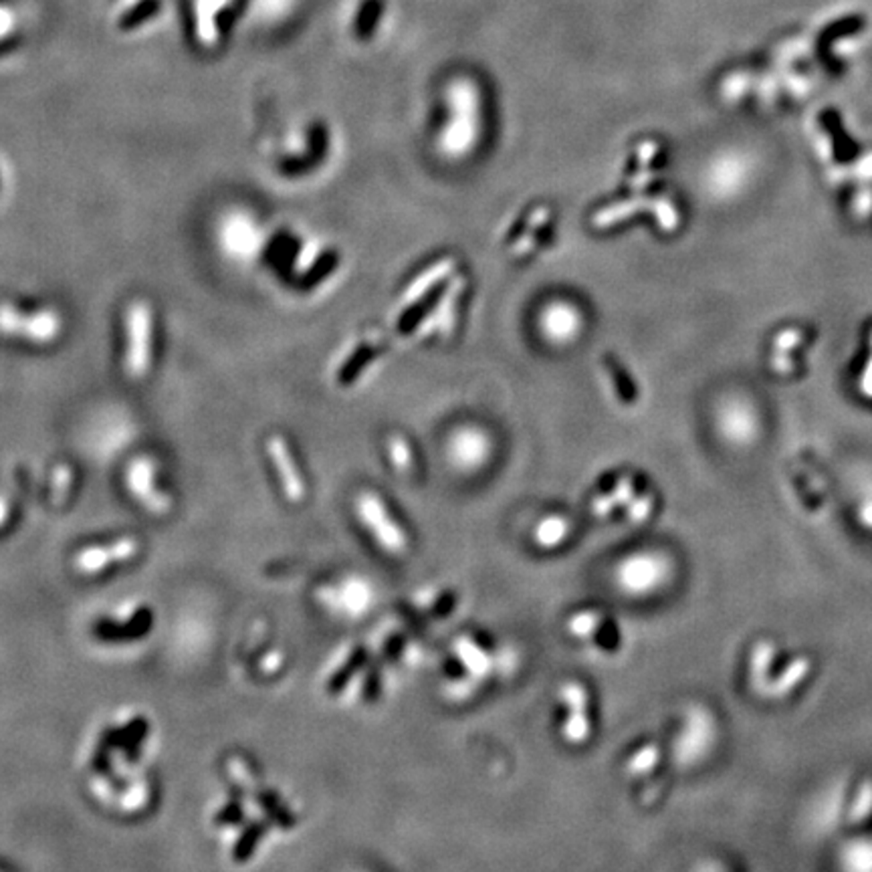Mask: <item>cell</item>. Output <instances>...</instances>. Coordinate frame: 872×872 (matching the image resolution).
<instances>
[{
	"instance_id": "1",
	"label": "cell",
	"mask_w": 872,
	"mask_h": 872,
	"mask_svg": "<svg viewBox=\"0 0 872 872\" xmlns=\"http://www.w3.org/2000/svg\"><path fill=\"white\" fill-rule=\"evenodd\" d=\"M152 354V312L144 301H136L128 309V355L125 368L132 378H141L150 368Z\"/></svg>"
},
{
	"instance_id": "2",
	"label": "cell",
	"mask_w": 872,
	"mask_h": 872,
	"mask_svg": "<svg viewBox=\"0 0 872 872\" xmlns=\"http://www.w3.org/2000/svg\"><path fill=\"white\" fill-rule=\"evenodd\" d=\"M358 511L362 521L366 523V527L372 531V535L378 539V543L382 545L386 551L398 556V553H404L408 550L406 534L396 526L392 515L386 511L382 499H380L376 493L363 491V493L358 497Z\"/></svg>"
},
{
	"instance_id": "3",
	"label": "cell",
	"mask_w": 872,
	"mask_h": 872,
	"mask_svg": "<svg viewBox=\"0 0 872 872\" xmlns=\"http://www.w3.org/2000/svg\"><path fill=\"white\" fill-rule=\"evenodd\" d=\"M140 550L138 539L122 537L107 545H91L81 550L73 560V566L81 574H98L112 564H122L136 556Z\"/></svg>"
},
{
	"instance_id": "4",
	"label": "cell",
	"mask_w": 872,
	"mask_h": 872,
	"mask_svg": "<svg viewBox=\"0 0 872 872\" xmlns=\"http://www.w3.org/2000/svg\"><path fill=\"white\" fill-rule=\"evenodd\" d=\"M154 473H156L154 463L150 461V458L141 457L136 458V461L128 466L125 481H128V489L140 499V503L144 505L148 511L162 515L166 511H170L172 501L164 491H158L154 487Z\"/></svg>"
},
{
	"instance_id": "5",
	"label": "cell",
	"mask_w": 872,
	"mask_h": 872,
	"mask_svg": "<svg viewBox=\"0 0 872 872\" xmlns=\"http://www.w3.org/2000/svg\"><path fill=\"white\" fill-rule=\"evenodd\" d=\"M561 701L566 703L568 719L564 723V737L569 743H584L590 737V717H588V691L584 685L568 683L561 687Z\"/></svg>"
},
{
	"instance_id": "6",
	"label": "cell",
	"mask_w": 872,
	"mask_h": 872,
	"mask_svg": "<svg viewBox=\"0 0 872 872\" xmlns=\"http://www.w3.org/2000/svg\"><path fill=\"white\" fill-rule=\"evenodd\" d=\"M267 450L275 465L277 474H279L285 495H287L291 503H299L301 499L305 497V485H303V479H301L295 458H293L287 442H285L279 434H273L267 442Z\"/></svg>"
},
{
	"instance_id": "7",
	"label": "cell",
	"mask_w": 872,
	"mask_h": 872,
	"mask_svg": "<svg viewBox=\"0 0 872 872\" xmlns=\"http://www.w3.org/2000/svg\"><path fill=\"white\" fill-rule=\"evenodd\" d=\"M150 624H152V612H150L148 608H141L132 616L130 622H125V624H99L95 634H98V637H101V638H107V640L140 638L148 632Z\"/></svg>"
},
{
	"instance_id": "8",
	"label": "cell",
	"mask_w": 872,
	"mask_h": 872,
	"mask_svg": "<svg viewBox=\"0 0 872 872\" xmlns=\"http://www.w3.org/2000/svg\"><path fill=\"white\" fill-rule=\"evenodd\" d=\"M227 4V0H196V25H198V37L204 45H214L217 43V25H214V17L217 13L223 9Z\"/></svg>"
},
{
	"instance_id": "9",
	"label": "cell",
	"mask_w": 872,
	"mask_h": 872,
	"mask_svg": "<svg viewBox=\"0 0 872 872\" xmlns=\"http://www.w3.org/2000/svg\"><path fill=\"white\" fill-rule=\"evenodd\" d=\"M59 334V317L53 312H38L35 315H27L25 329L22 336H27L35 342H49Z\"/></svg>"
},
{
	"instance_id": "10",
	"label": "cell",
	"mask_w": 872,
	"mask_h": 872,
	"mask_svg": "<svg viewBox=\"0 0 872 872\" xmlns=\"http://www.w3.org/2000/svg\"><path fill=\"white\" fill-rule=\"evenodd\" d=\"M810 669H812L810 661L796 659L794 663L788 664L786 671H783L778 679L774 680L772 687L767 688V693H772L774 697H783L786 693H790L791 688L802 683V679L810 672Z\"/></svg>"
},
{
	"instance_id": "11",
	"label": "cell",
	"mask_w": 872,
	"mask_h": 872,
	"mask_svg": "<svg viewBox=\"0 0 872 872\" xmlns=\"http://www.w3.org/2000/svg\"><path fill=\"white\" fill-rule=\"evenodd\" d=\"M455 653H457L458 659H461L465 667L469 669L471 675L481 677L489 671V656L483 653V650L474 645L473 640L458 638L457 645H455Z\"/></svg>"
},
{
	"instance_id": "12",
	"label": "cell",
	"mask_w": 872,
	"mask_h": 872,
	"mask_svg": "<svg viewBox=\"0 0 872 872\" xmlns=\"http://www.w3.org/2000/svg\"><path fill=\"white\" fill-rule=\"evenodd\" d=\"M774 654H775V650H774L772 642H759L756 650H753V656H751L753 685H756V688H759V691H764V693H765L767 671H770V667H772Z\"/></svg>"
},
{
	"instance_id": "13",
	"label": "cell",
	"mask_w": 872,
	"mask_h": 872,
	"mask_svg": "<svg viewBox=\"0 0 872 872\" xmlns=\"http://www.w3.org/2000/svg\"><path fill=\"white\" fill-rule=\"evenodd\" d=\"M453 269H455V261L453 259H447V261H442V263L434 265L432 269H428V271L423 277H418V279L410 285L408 293H406V295H404V303H410V301H415L416 297L423 295V293L428 287H431L432 283L442 279V277L449 275L450 271H453Z\"/></svg>"
},
{
	"instance_id": "14",
	"label": "cell",
	"mask_w": 872,
	"mask_h": 872,
	"mask_svg": "<svg viewBox=\"0 0 872 872\" xmlns=\"http://www.w3.org/2000/svg\"><path fill=\"white\" fill-rule=\"evenodd\" d=\"M659 759H661V745L650 741L646 745H642V748L628 759V764H626V774L630 775L648 774L656 764H659Z\"/></svg>"
},
{
	"instance_id": "15",
	"label": "cell",
	"mask_w": 872,
	"mask_h": 872,
	"mask_svg": "<svg viewBox=\"0 0 872 872\" xmlns=\"http://www.w3.org/2000/svg\"><path fill=\"white\" fill-rule=\"evenodd\" d=\"M366 663V650L363 648H355L354 653L347 656V661L339 667V671L336 672L334 677H331L329 680V685H328V691L329 693H339L342 688L350 683L352 677L355 675L362 669V664Z\"/></svg>"
},
{
	"instance_id": "16",
	"label": "cell",
	"mask_w": 872,
	"mask_h": 872,
	"mask_svg": "<svg viewBox=\"0 0 872 872\" xmlns=\"http://www.w3.org/2000/svg\"><path fill=\"white\" fill-rule=\"evenodd\" d=\"M604 620L606 618L602 616V612H596V610H586V612L576 614L572 620L568 622V628L577 638H592L596 637V632L600 630V626L604 624Z\"/></svg>"
},
{
	"instance_id": "17",
	"label": "cell",
	"mask_w": 872,
	"mask_h": 872,
	"mask_svg": "<svg viewBox=\"0 0 872 872\" xmlns=\"http://www.w3.org/2000/svg\"><path fill=\"white\" fill-rule=\"evenodd\" d=\"M566 535H568V523L561 517H550L537 527L535 537L539 545H543V548H553V545H558Z\"/></svg>"
},
{
	"instance_id": "18",
	"label": "cell",
	"mask_w": 872,
	"mask_h": 872,
	"mask_svg": "<svg viewBox=\"0 0 872 872\" xmlns=\"http://www.w3.org/2000/svg\"><path fill=\"white\" fill-rule=\"evenodd\" d=\"M646 204H650V202L645 201V198H637V201L616 204V206H612V209H606L604 212L596 214V217H594V225H598V227L610 225V223H614V220H620L624 217H628V214H634L637 212V209H642V206H646Z\"/></svg>"
},
{
	"instance_id": "19",
	"label": "cell",
	"mask_w": 872,
	"mask_h": 872,
	"mask_svg": "<svg viewBox=\"0 0 872 872\" xmlns=\"http://www.w3.org/2000/svg\"><path fill=\"white\" fill-rule=\"evenodd\" d=\"M267 832V824L265 822H255V824H251V826L243 832V838L239 840V844H236L235 848V860H247L251 852L255 851V846L257 842L261 840V836H263Z\"/></svg>"
},
{
	"instance_id": "20",
	"label": "cell",
	"mask_w": 872,
	"mask_h": 872,
	"mask_svg": "<svg viewBox=\"0 0 872 872\" xmlns=\"http://www.w3.org/2000/svg\"><path fill=\"white\" fill-rule=\"evenodd\" d=\"M25 320L27 315H22L19 309H14L13 305H0V331L6 336H17L22 334L25 329Z\"/></svg>"
},
{
	"instance_id": "21",
	"label": "cell",
	"mask_w": 872,
	"mask_h": 872,
	"mask_svg": "<svg viewBox=\"0 0 872 872\" xmlns=\"http://www.w3.org/2000/svg\"><path fill=\"white\" fill-rule=\"evenodd\" d=\"M228 772H231L233 775V780L239 783V786L244 790V791H249V794H255V791L259 790L257 786V780H255V775L251 774V770L247 767V764L244 761H241L239 757H233L231 761H228Z\"/></svg>"
},
{
	"instance_id": "22",
	"label": "cell",
	"mask_w": 872,
	"mask_h": 872,
	"mask_svg": "<svg viewBox=\"0 0 872 872\" xmlns=\"http://www.w3.org/2000/svg\"><path fill=\"white\" fill-rule=\"evenodd\" d=\"M390 458H392V463L396 465V469L398 471H408L410 469V465H412L410 449L406 445V440H404L402 436H398V434H394L390 439Z\"/></svg>"
},
{
	"instance_id": "23",
	"label": "cell",
	"mask_w": 872,
	"mask_h": 872,
	"mask_svg": "<svg viewBox=\"0 0 872 872\" xmlns=\"http://www.w3.org/2000/svg\"><path fill=\"white\" fill-rule=\"evenodd\" d=\"M870 810H872V783H864L859 798L854 799V806H852V812H851V820L852 822H860V820L867 818V816L870 814Z\"/></svg>"
},
{
	"instance_id": "24",
	"label": "cell",
	"mask_w": 872,
	"mask_h": 872,
	"mask_svg": "<svg viewBox=\"0 0 872 872\" xmlns=\"http://www.w3.org/2000/svg\"><path fill=\"white\" fill-rule=\"evenodd\" d=\"M653 507H654V501H653V497L650 495H638V497H634L630 505H628V515H630V519L632 521H646L650 517V513H653Z\"/></svg>"
},
{
	"instance_id": "25",
	"label": "cell",
	"mask_w": 872,
	"mask_h": 872,
	"mask_svg": "<svg viewBox=\"0 0 872 872\" xmlns=\"http://www.w3.org/2000/svg\"><path fill=\"white\" fill-rule=\"evenodd\" d=\"M336 263H338L336 255H328V257H323V259L317 261V265L305 277V281H303L305 287H313V285H317L321 279H325V277H328V273L331 271V269L336 267Z\"/></svg>"
},
{
	"instance_id": "26",
	"label": "cell",
	"mask_w": 872,
	"mask_h": 872,
	"mask_svg": "<svg viewBox=\"0 0 872 872\" xmlns=\"http://www.w3.org/2000/svg\"><path fill=\"white\" fill-rule=\"evenodd\" d=\"M372 360V352L368 350H360L358 354L354 355V358L346 363L344 370H342V376H339V382L342 384H350L352 380L360 374V370L363 368V363H368Z\"/></svg>"
},
{
	"instance_id": "27",
	"label": "cell",
	"mask_w": 872,
	"mask_h": 872,
	"mask_svg": "<svg viewBox=\"0 0 872 872\" xmlns=\"http://www.w3.org/2000/svg\"><path fill=\"white\" fill-rule=\"evenodd\" d=\"M852 210L859 218H867L872 214V188L864 186L859 190V194L852 201Z\"/></svg>"
},
{
	"instance_id": "28",
	"label": "cell",
	"mask_w": 872,
	"mask_h": 872,
	"mask_svg": "<svg viewBox=\"0 0 872 872\" xmlns=\"http://www.w3.org/2000/svg\"><path fill=\"white\" fill-rule=\"evenodd\" d=\"M650 206L654 209L656 217H659V220H661V225L667 228V231H672V228H675V225H677V212L672 210V206L667 201H653L650 202Z\"/></svg>"
},
{
	"instance_id": "29",
	"label": "cell",
	"mask_w": 872,
	"mask_h": 872,
	"mask_svg": "<svg viewBox=\"0 0 872 872\" xmlns=\"http://www.w3.org/2000/svg\"><path fill=\"white\" fill-rule=\"evenodd\" d=\"M596 640H598V646L606 648V650H616L618 648V642H620V637H618L616 626L608 624L604 620V624H602L600 630L596 632Z\"/></svg>"
},
{
	"instance_id": "30",
	"label": "cell",
	"mask_w": 872,
	"mask_h": 872,
	"mask_svg": "<svg viewBox=\"0 0 872 872\" xmlns=\"http://www.w3.org/2000/svg\"><path fill=\"white\" fill-rule=\"evenodd\" d=\"M799 344H802V334H799L798 329H786V331H782V334L775 338V342H774V347L778 352H791L794 347H798Z\"/></svg>"
},
{
	"instance_id": "31",
	"label": "cell",
	"mask_w": 872,
	"mask_h": 872,
	"mask_svg": "<svg viewBox=\"0 0 872 872\" xmlns=\"http://www.w3.org/2000/svg\"><path fill=\"white\" fill-rule=\"evenodd\" d=\"M69 477H71V473H69V466L67 465L57 466V473H55V489H53V499H55V501H63V499L67 497Z\"/></svg>"
},
{
	"instance_id": "32",
	"label": "cell",
	"mask_w": 872,
	"mask_h": 872,
	"mask_svg": "<svg viewBox=\"0 0 872 872\" xmlns=\"http://www.w3.org/2000/svg\"><path fill=\"white\" fill-rule=\"evenodd\" d=\"M457 606V594L455 592H447V594H442L440 600L436 602V606H434V616L436 618H445L449 616L450 612H453Z\"/></svg>"
},
{
	"instance_id": "33",
	"label": "cell",
	"mask_w": 872,
	"mask_h": 872,
	"mask_svg": "<svg viewBox=\"0 0 872 872\" xmlns=\"http://www.w3.org/2000/svg\"><path fill=\"white\" fill-rule=\"evenodd\" d=\"M814 146H816V152H818V156H820V160H824V162L832 160V154H834V150H832V141L826 133L824 132L818 133V136L814 138Z\"/></svg>"
},
{
	"instance_id": "34",
	"label": "cell",
	"mask_w": 872,
	"mask_h": 872,
	"mask_svg": "<svg viewBox=\"0 0 872 872\" xmlns=\"http://www.w3.org/2000/svg\"><path fill=\"white\" fill-rule=\"evenodd\" d=\"M748 79H749L748 75H737L735 83H729V85H725V90H723L725 98H729V99H737V98H739V95H743L745 91H748V87H749V81H748Z\"/></svg>"
},
{
	"instance_id": "35",
	"label": "cell",
	"mask_w": 872,
	"mask_h": 872,
	"mask_svg": "<svg viewBox=\"0 0 872 872\" xmlns=\"http://www.w3.org/2000/svg\"><path fill=\"white\" fill-rule=\"evenodd\" d=\"M610 368H612V376L616 378V382H618V390H620L622 400H634V390H632V386L628 388V380L624 378L622 370L618 368L616 363H612V362H610Z\"/></svg>"
},
{
	"instance_id": "36",
	"label": "cell",
	"mask_w": 872,
	"mask_h": 872,
	"mask_svg": "<svg viewBox=\"0 0 872 872\" xmlns=\"http://www.w3.org/2000/svg\"><path fill=\"white\" fill-rule=\"evenodd\" d=\"M852 174L859 180H872V154L864 156L862 160L852 168Z\"/></svg>"
},
{
	"instance_id": "37",
	"label": "cell",
	"mask_w": 872,
	"mask_h": 872,
	"mask_svg": "<svg viewBox=\"0 0 872 872\" xmlns=\"http://www.w3.org/2000/svg\"><path fill=\"white\" fill-rule=\"evenodd\" d=\"M772 366L775 372H780V374H790V372H794V362L788 358L786 352L775 354L772 360Z\"/></svg>"
},
{
	"instance_id": "38",
	"label": "cell",
	"mask_w": 872,
	"mask_h": 872,
	"mask_svg": "<svg viewBox=\"0 0 872 872\" xmlns=\"http://www.w3.org/2000/svg\"><path fill=\"white\" fill-rule=\"evenodd\" d=\"M241 818H243V810H241V806H239V804H231V806L225 808V810L217 816V822L235 824V822H239Z\"/></svg>"
},
{
	"instance_id": "39",
	"label": "cell",
	"mask_w": 872,
	"mask_h": 872,
	"mask_svg": "<svg viewBox=\"0 0 872 872\" xmlns=\"http://www.w3.org/2000/svg\"><path fill=\"white\" fill-rule=\"evenodd\" d=\"M14 25V19H13V13L11 11H6L0 6V37H4V35H9V30L13 29Z\"/></svg>"
},
{
	"instance_id": "40",
	"label": "cell",
	"mask_w": 872,
	"mask_h": 872,
	"mask_svg": "<svg viewBox=\"0 0 872 872\" xmlns=\"http://www.w3.org/2000/svg\"><path fill=\"white\" fill-rule=\"evenodd\" d=\"M654 152H656V144H653V141H648V144L640 146V166L642 168H646V166L650 164V158L654 156Z\"/></svg>"
},
{
	"instance_id": "41",
	"label": "cell",
	"mask_w": 872,
	"mask_h": 872,
	"mask_svg": "<svg viewBox=\"0 0 872 872\" xmlns=\"http://www.w3.org/2000/svg\"><path fill=\"white\" fill-rule=\"evenodd\" d=\"M860 386H862V392L867 394V396H870V398H872V358H870V362H868L867 372H864V376H862V382H860Z\"/></svg>"
},
{
	"instance_id": "42",
	"label": "cell",
	"mask_w": 872,
	"mask_h": 872,
	"mask_svg": "<svg viewBox=\"0 0 872 872\" xmlns=\"http://www.w3.org/2000/svg\"><path fill=\"white\" fill-rule=\"evenodd\" d=\"M848 174H851V170L848 168H842V166H834V168L828 170V178L834 180V182H844Z\"/></svg>"
},
{
	"instance_id": "43",
	"label": "cell",
	"mask_w": 872,
	"mask_h": 872,
	"mask_svg": "<svg viewBox=\"0 0 872 872\" xmlns=\"http://www.w3.org/2000/svg\"><path fill=\"white\" fill-rule=\"evenodd\" d=\"M860 521L872 529V505H864L860 511Z\"/></svg>"
},
{
	"instance_id": "44",
	"label": "cell",
	"mask_w": 872,
	"mask_h": 872,
	"mask_svg": "<svg viewBox=\"0 0 872 872\" xmlns=\"http://www.w3.org/2000/svg\"><path fill=\"white\" fill-rule=\"evenodd\" d=\"M6 519H9V503L4 497H0V527L4 526Z\"/></svg>"
}]
</instances>
